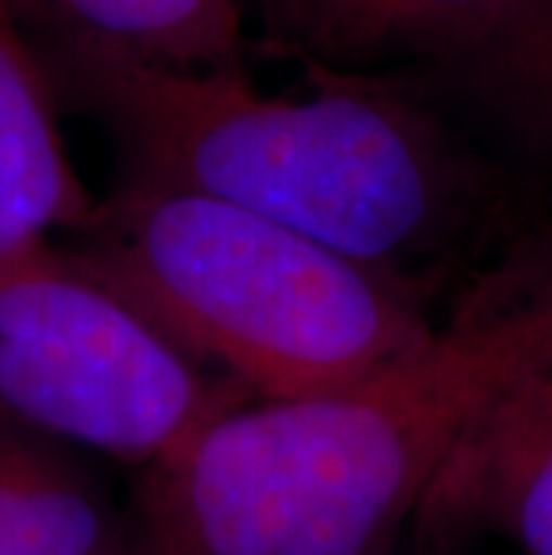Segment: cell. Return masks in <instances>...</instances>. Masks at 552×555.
Here are the masks:
<instances>
[{
	"mask_svg": "<svg viewBox=\"0 0 552 555\" xmlns=\"http://www.w3.org/2000/svg\"><path fill=\"white\" fill-rule=\"evenodd\" d=\"M549 351L552 247H538L377 373L222 409L144 474L140 519L180 555H384L466 430Z\"/></svg>",
	"mask_w": 552,
	"mask_h": 555,
	"instance_id": "obj_1",
	"label": "cell"
},
{
	"mask_svg": "<svg viewBox=\"0 0 552 555\" xmlns=\"http://www.w3.org/2000/svg\"><path fill=\"white\" fill-rule=\"evenodd\" d=\"M54 93L123 155V180L213 197L427 294L496 211V180L434 115L373 79L258 90L244 65L176 73L40 54Z\"/></svg>",
	"mask_w": 552,
	"mask_h": 555,
	"instance_id": "obj_2",
	"label": "cell"
},
{
	"mask_svg": "<svg viewBox=\"0 0 552 555\" xmlns=\"http://www.w3.org/2000/svg\"><path fill=\"white\" fill-rule=\"evenodd\" d=\"M73 247L241 395L334 391L413 351L427 294L213 197L123 180Z\"/></svg>",
	"mask_w": 552,
	"mask_h": 555,
	"instance_id": "obj_3",
	"label": "cell"
},
{
	"mask_svg": "<svg viewBox=\"0 0 552 555\" xmlns=\"http://www.w3.org/2000/svg\"><path fill=\"white\" fill-rule=\"evenodd\" d=\"M238 401L73 244L0 262V427L147 474Z\"/></svg>",
	"mask_w": 552,
	"mask_h": 555,
	"instance_id": "obj_4",
	"label": "cell"
},
{
	"mask_svg": "<svg viewBox=\"0 0 552 555\" xmlns=\"http://www.w3.org/2000/svg\"><path fill=\"white\" fill-rule=\"evenodd\" d=\"M416 527L552 555V351L496 398L431 483Z\"/></svg>",
	"mask_w": 552,
	"mask_h": 555,
	"instance_id": "obj_5",
	"label": "cell"
},
{
	"mask_svg": "<svg viewBox=\"0 0 552 555\" xmlns=\"http://www.w3.org/2000/svg\"><path fill=\"white\" fill-rule=\"evenodd\" d=\"M93 197L68 155L54 87L18 11L0 0V262L29 247L79 237Z\"/></svg>",
	"mask_w": 552,
	"mask_h": 555,
	"instance_id": "obj_6",
	"label": "cell"
},
{
	"mask_svg": "<svg viewBox=\"0 0 552 555\" xmlns=\"http://www.w3.org/2000/svg\"><path fill=\"white\" fill-rule=\"evenodd\" d=\"M54 51L208 73L244 54V0H11Z\"/></svg>",
	"mask_w": 552,
	"mask_h": 555,
	"instance_id": "obj_7",
	"label": "cell"
},
{
	"mask_svg": "<svg viewBox=\"0 0 552 555\" xmlns=\"http://www.w3.org/2000/svg\"><path fill=\"white\" fill-rule=\"evenodd\" d=\"M0 555H144V524L79 455L0 427Z\"/></svg>",
	"mask_w": 552,
	"mask_h": 555,
	"instance_id": "obj_8",
	"label": "cell"
},
{
	"mask_svg": "<svg viewBox=\"0 0 552 555\" xmlns=\"http://www.w3.org/2000/svg\"><path fill=\"white\" fill-rule=\"evenodd\" d=\"M535 0H345L334 51L488 47Z\"/></svg>",
	"mask_w": 552,
	"mask_h": 555,
	"instance_id": "obj_9",
	"label": "cell"
},
{
	"mask_svg": "<svg viewBox=\"0 0 552 555\" xmlns=\"http://www.w3.org/2000/svg\"><path fill=\"white\" fill-rule=\"evenodd\" d=\"M488 47H496L491 65L510 101L542 133H552V0H535Z\"/></svg>",
	"mask_w": 552,
	"mask_h": 555,
	"instance_id": "obj_10",
	"label": "cell"
},
{
	"mask_svg": "<svg viewBox=\"0 0 552 555\" xmlns=\"http://www.w3.org/2000/svg\"><path fill=\"white\" fill-rule=\"evenodd\" d=\"M277 29L287 33V40H301L312 47L334 51L345 0H258Z\"/></svg>",
	"mask_w": 552,
	"mask_h": 555,
	"instance_id": "obj_11",
	"label": "cell"
},
{
	"mask_svg": "<svg viewBox=\"0 0 552 555\" xmlns=\"http://www.w3.org/2000/svg\"><path fill=\"white\" fill-rule=\"evenodd\" d=\"M140 524H144V519H140ZM144 555H180L176 548H169L166 541H162L155 530H151L147 524H144Z\"/></svg>",
	"mask_w": 552,
	"mask_h": 555,
	"instance_id": "obj_12",
	"label": "cell"
}]
</instances>
